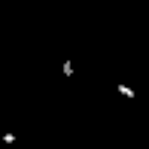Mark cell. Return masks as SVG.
Returning a JSON list of instances; mask_svg holds the SVG:
<instances>
[{
	"mask_svg": "<svg viewBox=\"0 0 149 149\" xmlns=\"http://www.w3.org/2000/svg\"><path fill=\"white\" fill-rule=\"evenodd\" d=\"M61 73H64V76H73V61H64V64H61Z\"/></svg>",
	"mask_w": 149,
	"mask_h": 149,
	"instance_id": "cell-2",
	"label": "cell"
},
{
	"mask_svg": "<svg viewBox=\"0 0 149 149\" xmlns=\"http://www.w3.org/2000/svg\"><path fill=\"white\" fill-rule=\"evenodd\" d=\"M116 91L122 94V97H134V88H131V85H116Z\"/></svg>",
	"mask_w": 149,
	"mask_h": 149,
	"instance_id": "cell-1",
	"label": "cell"
}]
</instances>
